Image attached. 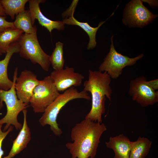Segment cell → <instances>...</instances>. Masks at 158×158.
Instances as JSON below:
<instances>
[{"instance_id":"6da1fadb","label":"cell","mask_w":158,"mask_h":158,"mask_svg":"<svg viewBox=\"0 0 158 158\" xmlns=\"http://www.w3.org/2000/svg\"><path fill=\"white\" fill-rule=\"evenodd\" d=\"M107 130L104 123L85 119L77 123L71 131L73 142L66 146L72 158H94L100 142V138Z\"/></svg>"},{"instance_id":"7a4b0ae2","label":"cell","mask_w":158,"mask_h":158,"mask_svg":"<svg viewBox=\"0 0 158 158\" xmlns=\"http://www.w3.org/2000/svg\"><path fill=\"white\" fill-rule=\"evenodd\" d=\"M111 79L105 72L89 70L88 79L83 84V90L90 92L92 107L85 119L102 123V115L105 111L106 97L111 101L112 90L109 85Z\"/></svg>"},{"instance_id":"3957f363","label":"cell","mask_w":158,"mask_h":158,"mask_svg":"<svg viewBox=\"0 0 158 158\" xmlns=\"http://www.w3.org/2000/svg\"><path fill=\"white\" fill-rule=\"evenodd\" d=\"M76 99H84L90 100V97L88 92L83 90L79 92L74 87H72L60 94L45 110L39 120L42 126L49 125L51 130L56 135L59 136L62 131L57 122L58 114L62 108L68 102Z\"/></svg>"},{"instance_id":"277c9868","label":"cell","mask_w":158,"mask_h":158,"mask_svg":"<svg viewBox=\"0 0 158 158\" xmlns=\"http://www.w3.org/2000/svg\"><path fill=\"white\" fill-rule=\"evenodd\" d=\"M18 68L16 67L14 71L13 77V85L11 87L7 90L0 89V109L3 106L4 102L7 108L5 116L0 119V125L6 124L4 131L7 130L9 127L14 126L16 129L20 130L22 126L18 120L19 114L29 106L28 104L24 103L19 99L17 96L15 88V83L18 74Z\"/></svg>"},{"instance_id":"5b68a950","label":"cell","mask_w":158,"mask_h":158,"mask_svg":"<svg viewBox=\"0 0 158 158\" xmlns=\"http://www.w3.org/2000/svg\"><path fill=\"white\" fill-rule=\"evenodd\" d=\"M19 52L22 58L30 60L33 64H39L45 71H49L50 55L45 53L38 42L37 33L23 34L18 41Z\"/></svg>"},{"instance_id":"8992f818","label":"cell","mask_w":158,"mask_h":158,"mask_svg":"<svg viewBox=\"0 0 158 158\" xmlns=\"http://www.w3.org/2000/svg\"><path fill=\"white\" fill-rule=\"evenodd\" d=\"M59 94L51 76H47L35 88L29 103L35 113L44 112Z\"/></svg>"},{"instance_id":"52a82bcc","label":"cell","mask_w":158,"mask_h":158,"mask_svg":"<svg viewBox=\"0 0 158 158\" xmlns=\"http://www.w3.org/2000/svg\"><path fill=\"white\" fill-rule=\"evenodd\" d=\"M113 37L112 36L111 38V44L109 51L99 66V71L106 72L111 78L116 79L121 74L123 68L126 66L133 65L144 55L141 54L136 57L130 58L118 52L114 47Z\"/></svg>"},{"instance_id":"ba28073f","label":"cell","mask_w":158,"mask_h":158,"mask_svg":"<svg viewBox=\"0 0 158 158\" xmlns=\"http://www.w3.org/2000/svg\"><path fill=\"white\" fill-rule=\"evenodd\" d=\"M123 21L129 27L141 28L152 22L157 16L143 4L139 0H132L126 5Z\"/></svg>"},{"instance_id":"9c48e42d","label":"cell","mask_w":158,"mask_h":158,"mask_svg":"<svg viewBox=\"0 0 158 158\" xmlns=\"http://www.w3.org/2000/svg\"><path fill=\"white\" fill-rule=\"evenodd\" d=\"M146 78L141 76L131 80L128 93L132 100L142 107L152 105L158 102V91L147 83Z\"/></svg>"},{"instance_id":"30bf717a","label":"cell","mask_w":158,"mask_h":158,"mask_svg":"<svg viewBox=\"0 0 158 158\" xmlns=\"http://www.w3.org/2000/svg\"><path fill=\"white\" fill-rule=\"evenodd\" d=\"M50 76L59 92H63L72 87H78L82 84L84 76L75 72L73 68L66 67L58 70H54Z\"/></svg>"},{"instance_id":"8fae6325","label":"cell","mask_w":158,"mask_h":158,"mask_svg":"<svg viewBox=\"0 0 158 158\" xmlns=\"http://www.w3.org/2000/svg\"><path fill=\"white\" fill-rule=\"evenodd\" d=\"M40 81L31 71L26 69L22 71L16 78L15 83L18 98L24 103L28 104L33 90Z\"/></svg>"},{"instance_id":"7c38bea8","label":"cell","mask_w":158,"mask_h":158,"mask_svg":"<svg viewBox=\"0 0 158 158\" xmlns=\"http://www.w3.org/2000/svg\"><path fill=\"white\" fill-rule=\"evenodd\" d=\"M44 0H29V10L31 14L32 25H34L36 19L39 24L46 28L51 33L54 29L58 30H63L65 28V24L61 21H53L45 17L42 13L40 8L39 5L45 1Z\"/></svg>"},{"instance_id":"4fadbf2b","label":"cell","mask_w":158,"mask_h":158,"mask_svg":"<svg viewBox=\"0 0 158 158\" xmlns=\"http://www.w3.org/2000/svg\"><path fill=\"white\" fill-rule=\"evenodd\" d=\"M24 120L22 128L16 138L13 141V145L8 154L4 158H12L26 148L31 139V133L27 121V111H23Z\"/></svg>"},{"instance_id":"5bb4252c","label":"cell","mask_w":158,"mask_h":158,"mask_svg":"<svg viewBox=\"0 0 158 158\" xmlns=\"http://www.w3.org/2000/svg\"><path fill=\"white\" fill-rule=\"evenodd\" d=\"M131 143L128 137L122 134L111 136L105 144L107 148L113 150L114 154L113 158H129Z\"/></svg>"},{"instance_id":"9a60e30c","label":"cell","mask_w":158,"mask_h":158,"mask_svg":"<svg viewBox=\"0 0 158 158\" xmlns=\"http://www.w3.org/2000/svg\"><path fill=\"white\" fill-rule=\"evenodd\" d=\"M19 46L18 42L10 45L6 53L4 59L0 60V89L5 90L10 89L13 85V81L8 78V67L10 60L13 55L19 53Z\"/></svg>"},{"instance_id":"2e32d148","label":"cell","mask_w":158,"mask_h":158,"mask_svg":"<svg viewBox=\"0 0 158 158\" xmlns=\"http://www.w3.org/2000/svg\"><path fill=\"white\" fill-rule=\"evenodd\" d=\"M62 21L65 24L79 26L87 33L89 37V41L87 46L88 49L94 48L96 46V35L97 32L99 28L106 21L100 22L97 27L94 28L91 26L87 22L79 21L74 17L73 14L69 17L64 18Z\"/></svg>"},{"instance_id":"e0dca14e","label":"cell","mask_w":158,"mask_h":158,"mask_svg":"<svg viewBox=\"0 0 158 158\" xmlns=\"http://www.w3.org/2000/svg\"><path fill=\"white\" fill-rule=\"evenodd\" d=\"M24 32L15 28H7L0 33V49L6 53L12 44L17 42Z\"/></svg>"},{"instance_id":"ac0fdd59","label":"cell","mask_w":158,"mask_h":158,"mask_svg":"<svg viewBox=\"0 0 158 158\" xmlns=\"http://www.w3.org/2000/svg\"><path fill=\"white\" fill-rule=\"evenodd\" d=\"M152 143L148 138L139 136L135 141L132 142L129 158H145Z\"/></svg>"},{"instance_id":"d6986e66","label":"cell","mask_w":158,"mask_h":158,"mask_svg":"<svg viewBox=\"0 0 158 158\" xmlns=\"http://www.w3.org/2000/svg\"><path fill=\"white\" fill-rule=\"evenodd\" d=\"M13 22L16 28L22 30L25 33H37V28L32 25L29 10H25L16 15L15 20Z\"/></svg>"},{"instance_id":"ffe728a7","label":"cell","mask_w":158,"mask_h":158,"mask_svg":"<svg viewBox=\"0 0 158 158\" xmlns=\"http://www.w3.org/2000/svg\"><path fill=\"white\" fill-rule=\"evenodd\" d=\"M28 0H1L0 2L6 15L14 19L15 16L25 10V5Z\"/></svg>"},{"instance_id":"44dd1931","label":"cell","mask_w":158,"mask_h":158,"mask_svg":"<svg viewBox=\"0 0 158 158\" xmlns=\"http://www.w3.org/2000/svg\"><path fill=\"white\" fill-rule=\"evenodd\" d=\"M63 44L59 41L56 44V47L50 56V61L53 68L56 70L63 69L64 63L63 49Z\"/></svg>"},{"instance_id":"7402d4cb","label":"cell","mask_w":158,"mask_h":158,"mask_svg":"<svg viewBox=\"0 0 158 158\" xmlns=\"http://www.w3.org/2000/svg\"><path fill=\"white\" fill-rule=\"evenodd\" d=\"M2 125H0V158H1L4 154V152L2 148L3 141L9 133L13 130L12 126H10L8 129L5 131H3L2 130Z\"/></svg>"},{"instance_id":"603a6c76","label":"cell","mask_w":158,"mask_h":158,"mask_svg":"<svg viewBox=\"0 0 158 158\" xmlns=\"http://www.w3.org/2000/svg\"><path fill=\"white\" fill-rule=\"evenodd\" d=\"M11 28H15L13 22L7 21L5 16H0V33L5 29Z\"/></svg>"},{"instance_id":"cb8c5ba5","label":"cell","mask_w":158,"mask_h":158,"mask_svg":"<svg viewBox=\"0 0 158 158\" xmlns=\"http://www.w3.org/2000/svg\"><path fill=\"white\" fill-rule=\"evenodd\" d=\"M78 1V0H73V3H72L71 7L62 14V17L64 18L65 17L66 18H66L73 14L75 6Z\"/></svg>"},{"instance_id":"d4e9b609","label":"cell","mask_w":158,"mask_h":158,"mask_svg":"<svg viewBox=\"0 0 158 158\" xmlns=\"http://www.w3.org/2000/svg\"><path fill=\"white\" fill-rule=\"evenodd\" d=\"M158 79H156L147 81V83L155 91L158 89Z\"/></svg>"},{"instance_id":"484cf974","label":"cell","mask_w":158,"mask_h":158,"mask_svg":"<svg viewBox=\"0 0 158 158\" xmlns=\"http://www.w3.org/2000/svg\"><path fill=\"white\" fill-rule=\"evenodd\" d=\"M6 14L0 2V16H5Z\"/></svg>"},{"instance_id":"4316f807","label":"cell","mask_w":158,"mask_h":158,"mask_svg":"<svg viewBox=\"0 0 158 158\" xmlns=\"http://www.w3.org/2000/svg\"><path fill=\"white\" fill-rule=\"evenodd\" d=\"M2 54L3 53H2V52H1V51L0 49V55H2Z\"/></svg>"}]
</instances>
